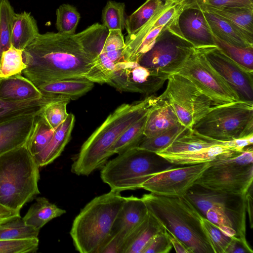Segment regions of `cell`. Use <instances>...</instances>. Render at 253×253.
Returning <instances> with one entry per match:
<instances>
[{
    "mask_svg": "<svg viewBox=\"0 0 253 253\" xmlns=\"http://www.w3.org/2000/svg\"><path fill=\"white\" fill-rule=\"evenodd\" d=\"M217 227L225 235L230 238H237V232L232 227L228 226H220Z\"/></svg>",
    "mask_w": 253,
    "mask_h": 253,
    "instance_id": "f5cc1de1",
    "label": "cell"
},
{
    "mask_svg": "<svg viewBox=\"0 0 253 253\" xmlns=\"http://www.w3.org/2000/svg\"><path fill=\"white\" fill-rule=\"evenodd\" d=\"M38 114L23 115L0 123V156L26 144Z\"/></svg>",
    "mask_w": 253,
    "mask_h": 253,
    "instance_id": "ac0fdd59",
    "label": "cell"
},
{
    "mask_svg": "<svg viewBox=\"0 0 253 253\" xmlns=\"http://www.w3.org/2000/svg\"><path fill=\"white\" fill-rule=\"evenodd\" d=\"M22 217L25 224L39 230L50 220L66 212L44 197H38Z\"/></svg>",
    "mask_w": 253,
    "mask_h": 253,
    "instance_id": "f546056e",
    "label": "cell"
},
{
    "mask_svg": "<svg viewBox=\"0 0 253 253\" xmlns=\"http://www.w3.org/2000/svg\"><path fill=\"white\" fill-rule=\"evenodd\" d=\"M173 165L157 154L139 148L128 149L106 163L100 177L111 190L121 192L141 188L154 173Z\"/></svg>",
    "mask_w": 253,
    "mask_h": 253,
    "instance_id": "8992f818",
    "label": "cell"
},
{
    "mask_svg": "<svg viewBox=\"0 0 253 253\" xmlns=\"http://www.w3.org/2000/svg\"><path fill=\"white\" fill-rule=\"evenodd\" d=\"M205 218L217 226H228L235 230L234 223L228 214L221 207H212L208 209Z\"/></svg>",
    "mask_w": 253,
    "mask_h": 253,
    "instance_id": "7dc6e473",
    "label": "cell"
},
{
    "mask_svg": "<svg viewBox=\"0 0 253 253\" xmlns=\"http://www.w3.org/2000/svg\"><path fill=\"white\" fill-rule=\"evenodd\" d=\"M125 4L108 1L102 13V25L108 30H120L125 28Z\"/></svg>",
    "mask_w": 253,
    "mask_h": 253,
    "instance_id": "ab89813d",
    "label": "cell"
},
{
    "mask_svg": "<svg viewBox=\"0 0 253 253\" xmlns=\"http://www.w3.org/2000/svg\"><path fill=\"white\" fill-rule=\"evenodd\" d=\"M178 24L184 37L195 48L216 46L202 11L185 9L179 16Z\"/></svg>",
    "mask_w": 253,
    "mask_h": 253,
    "instance_id": "e0dca14e",
    "label": "cell"
},
{
    "mask_svg": "<svg viewBox=\"0 0 253 253\" xmlns=\"http://www.w3.org/2000/svg\"><path fill=\"white\" fill-rule=\"evenodd\" d=\"M43 95L36 86L21 74L0 79V100L22 102L38 99Z\"/></svg>",
    "mask_w": 253,
    "mask_h": 253,
    "instance_id": "ffe728a7",
    "label": "cell"
},
{
    "mask_svg": "<svg viewBox=\"0 0 253 253\" xmlns=\"http://www.w3.org/2000/svg\"><path fill=\"white\" fill-rule=\"evenodd\" d=\"M159 100V96L152 94L119 106L83 143L74 158L71 171L87 176L102 168L112 155L111 148L123 132L148 113Z\"/></svg>",
    "mask_w": 253,
    "mask_h": 253,
    "instance_id": "7a4b0ae2",
    "label": "cell"
},
{
    "mask_svg": "<svg viewBox=\"0 0 253 253\" xmlns=\"http://www.w3.org/2000/svg\"><path fill=\"white\" fill-rule=\"evenodd\" d=\"M179 16L166 27L152 47L139 59V64L167 76L176 73L183 65L195 47L182 35Z\"/></svg>",
    "mask_w": 253,
    "mask_h": 253,
    "instance_id": "9c48e42d",
    "label": "cell"
},
{
    "mask_svg": "<svg viewBox=\"0 0 253 253\" xmlns=\"http://www.w3.org/2000/svg\"><path fill=\"white\" fill-rule=\"evenodd\" d=\"M189 129L180 123L169 129L151 137L143 138L138 147L157 153L166 149L173 141L184 134Z\"/></svg>",
    "mask_w": 253,
    "mask_h": 253,
    "instance_id": "d6a6232c",
    "label": "cell"
},
{
    "mask_svg": "<svg viewBox=\"0 0 253 253\" xmlns=\"http://www.w3.org/2000/svg\"><path fill=\"white\" fill-rule=\"evenodd\" d=\"M19 215H20V211L11 210L0 204V224Z\"/></svg>",
    "mask_w": 253,
    "mask_h": 253,
    "instance_id": "f907efd6",
    "label": "cell"
},
{
    "mask_svg": "<svg viewBox=\"0 0 253 253\" xmlns=\"http://www.w3.org/2000/svg\"><path fill=\"white\" fill-rule=\"evenodd\" d=\"M211 165L209 162L166 169L151 176L141 188L161 196H184Z\"/></svg>",
    "mask_w": 253,
    "mask_h": 253,
    "instance_id": "4fadbf2b",
    "label": "cell"
},
{
    "mask_svg": "<svg viewBox=\"0 0 253 253\" xmlns=\"http://www.w3.org/2000/svg\"><path fill=\"white\" fill-rule=\"evenodd\" d=\"M40 34L36 20L30 12L15 13L11 29V45L23 50Z\"/></svg>",
    "mask_w": 253,
    "mask_h": 253,
    "instance_id": "d4e9b609",
    "label": "cell"
},
{
    "mask_svg": "<svg viewBox=\"0 0 253 253\" xmlns=\"http://www.w3.org/2000/svg\"><path fill=\"white\" fill-rule=\"evenodd\" d=\"M253 186L249 189L246 195L247 203V211L249 214L250 221L251 227H253V196H252Z\"/></svg>",
    "mask_w": 253,
    "mask_h": 253,
    "instance_id": "816d5d0a",
    "label": "cell"
},
{
    "mask_svg": "<svg viewBox=\"0 0 253 253\" xmlns=\"http://www.w3.org/2000/svg\"><path fill=\"white\" fill-rule=\"evenodd\" d=\"M184 10L206 8L245 7L253 9V0H183Z\"/></svg>",
    "mask_w": 253,
    "mask_h": 253,
    "instance_id": "b9f144b4",
    "label": "cell"
},
{
    "mask_svg": "<svg viewBox=\"0 0 253 253\" xmlns=\"http://www.w3.org/2000/svg\"><path fill=\"white\" fill-rule=\"evenodd\" d=\"M250 246H246L239 239L232 238L225 253H253Z\"/></svg>",
    "mask_w": 253,
    "mask_h": 253,
    "instance_id": "c3c4849f",
    "label": "cell"
},
{
    "mask_svg": "<svg viewBox=\"0 0 253 253\" xmlns=\"http://www.w3.org/2000/svg\"><path fill=\"white\" fill-rule=\"evenodd\" d=\"M198 48L211 65L236 92L241 101L253 102V72L231 59L217 46Z\"/></svg>",
    "mask_w": 253,
    "mask_h": 253,
    "instance_id": "9a60e30c",
    "label": "cell"
},
{
    "mask_svg": "<svg viewBox=\"0 0 253 253\" xmlns=\"http://www.w3.org/2000/svg\"><path fill=\"white\" fill-rule=\"evenodd\" d=\"M163 229L148 212L145 220L125 240L122 253H142L152 238Z\"/></svg>",
    "mask_w": 253,
    "mask_h": 253,
    "instance_id": "83f0119b",
    "label": "cell"
},
{
    "mask_svg": "<svg viewBox=\"0 0 253 253\" xmlns=\"http://www.w3.org/2000/svg\"><path fill=\"white\" fill-rule=\"evenodd\" d=\"M94 83L85 78H72L56 81L37 87L43 94L62 96L76 100L90 91Z\"/></svg>",
    "mask_w": 253,
    "mask_h": 253,
    "instance_id": "cb8c5ba5",
    "label": "cell"
},
{
    "mask_svg": "<svg viewBox=\"0 0 253 253\" xmlns=\"http://www.w3.org/2000/svg\"><path fill=\"white\" fill-rule=\"evenodd\" d=\"M233 141L192 152L168 154L162 156L173 165H193L211 162L218 159L232 156L238 154Z\"/></svg>",
    "mask_w": 253,
    "mask_h": 253,
    "instance_id": "d6986e66",
    "label": "cell"
},
{
    "mask_svg": "<svg viewBox=\"0 0 253 253\" xmlns=\"http://www.w3.org/2000/svg\"><path fill=\"white\" fill-rule=\"evenodd\" d=\"M141 199L148 212L192 253H213L202 225L204 217L184 195L169 197L150 193Z\"/></svg>",
    "mask_w": 253,
    "mask_h": 253,
    "instance_id": "3957f363",
    "label": "cell"
},
{
    "mask_svg": "<svg viewBox=\"0 0 253 253\" xmlns=\"http://www.w3.org/2000/svg\"><path fill=\"white\" fill-rule=\"evenodd\" d=\"M23 50L11 46L4 51L0 61V78H5L21 74L26 68L22 57Z\"/></svg>",
    "mask_w": 253,
    "mask_h": 253,
    "instance_id": "f35d334b",
    "label": "cell"
},
{
    "mask_svg": "<svg viewBox=\"0 0 253 253\" xmlns=\"http://www.w3.org/2000/svg\"><path fill=\"white\" fill-rule=\"evenodd\" d=\"M8 0H0V61L2 53L11 46V29L15 14Z\"/></svg>",
    "mask_w": 253,
    "mask_h": 253,
    "instance_id": "8d00e7d4",
    "label": "cell"
},
{
    "mask_svg": "<svg viewBox=\"0 0 253 253\" xmlns=\"http://www.w3.org/2000/svg\"><path fill=\"white\" fill-rule=\"evenodd\" d=\"M218 141H229L253 134V102L239 101L217 106L192 127Z\"/></svg>",
    "mask_w": 253,
    "mask_h": 253,
    "instance_id": "52a82bcc",
    "label": "cell"
},
{
    "mask_svg": "<svg viewBox=\"0 0 253 253\" xmlns=\"http://www.w3.org/2000/svg\"><path fill=\"white\" fill-rule=\"evenodd\" d=\"M165 231L172 247L177 253H192V251L183 242L180 241L171 232L166 229Z\"/></svg>",
    "mask_w": 253,
    "mask_h": 253,
    "instance_id": "681fc988",
    "label": "cell"
},
{
    "mask_svg": "<svg viewBox=\"0 0 253 253\" xmlns=\"http://www.w3.org/2000/svg\"><path fill=\"white\" fill-rule=\"evenodd\" d=\"M56 15L58 33L70 35L75 34L81 17L77 8L69 4H63L57 9Z\"/></svg>",
    "mask_w": 253,
    "mask_h": 253,
    "instance_id": "74e56055",
    "label": "cell"
},
{
    "mask_svg": "<svg viewBox=\"0 0 253 253\" xmlns=\"http://www.w3.org/2000/svg\"><path fill=\"white\" fill-rule=\"evenodd\" d=\"M75 121L74 115L68 114L66 119L54 129L53 136L47 146L33 156L40 167L51 164L60 156L70 139Z\"/></svg>",
    "mask_w": 253,
    "mask_h": 253,
    "instance_id": "44dd1931",
    "label": "cell"
},
{
    "mask_svg": "<svg viewBox=\"0 0 253 253\" xmlns=\"http://www.w3.org/2000/svg\"><path fill=\"white\" fill-rule=\"evenodd\" d=\"M172 248L171 243L164 228L152 238L142 253H168Z\"/></svg>",
    "mask_w": 253,
    "mask_h": 253,
    "instance_id": "bcb514c9",
    "label": "cell"
},
{
    "mask_svg": "<svg viewBox=\"0 0 253 253\" xmlns=\"http://www.w3.org/2000/svg\"><path fill=\"white\" fill-rule=\"evenodd\" d=\"M121 192H110L89 202L75 218L70 234L77 251L99 253L110 237L115 218L125 197Z\"/></svg>",
    "mask_w": 253,
    "mask_h": 253,
    "instance_id": "277c9868",
    "label": "cell"
},
{
    "mask_svg": "<svg viewBox=\"0 0 253 253\" xmlns=\"http://www.w3.org/2000/svg\"><path fill=\"white\" fill-rule=\"evenodd\" d=\"M40 167L26 144L0 156V204L20 211L40 194Z\"/></svg>",
    "mask_w": 253,
    "mask_h": 253,
    "instance_id": "5b68a950",
    "label": "cell"
},
{
    "mask_svg": "<svg viewBox=\"0 0 253 253\" xmlns=\"http://www.w3.org/2000/svg\"><path fill=\"white\" fill-rule=\"evenodd\" d=\"M219 17L242 32L253 43V9L245 7L206 8L200 10Z\"/></svg>",
    "mask_w": 253,
    "mask_h": 253,
    "instance_id": "4316f807",
    "label": "cell"
},
{
    "mask_svg": "<svg viewBox=\"0 0 253 253\" xmlns=\"http://www.w3.org/2000/svg\"><path fill=\"white\" fill-rule=\"evenodd\" d=\"M164 0H146L138 9L126 18L127 39L136 34L164 4Z\"/></svg>",
    "mask_w": 253,
    "mask_h": 253,
    "instance_id": "4dcf8cb0",
    "label": "cell"
},
{
    "mask_svg": "<svg viewBox=\"0 0 253 253\" xmlns=\"http://www.w3.org/2000/svg\"><path fill=\"white\" fill-rule=\"evenodd\" d=\"M148 214L147 207L141 198L133 196L125 197L112 225L110 235L111 237L120 244L122 253L125 240L142 223Z\"/></svg>",
    "mask_w": 253,
    "mask_h": 253,
    "instance_id": "2e32d148",
    "label": "cell"
},
{
    "mask_svg": "<svg viewBox=\"0 0 253 253\" xmlns=\"http://www.w3.org/2000/svg\"><path fill=\"white\" fill-rule=\"evenodd\" d=\"M168 77L144 67L138 62L121 60L116 64L107 84L120 91L150 95L163 86Z\"/></svg>",
    "mask_w": 253,
    "mask_h": 253,
    "instance_id": "5bb4252c",
    "label": "cell"
},
{
    "mask_svg": "<svg viewBox=\"0 0 253 253\" xmlns=\"http://www.w3.org/2000/svg\"><path fill=\"white\" fill-rule=\"evenodd\" d=\"M101 27V24L95 23L72 35L40 34L23 50L26 68L22 73L37 87L63 79L84 78L93 63L91 45Z\"/></svg>",
    "mask_w": 253,
    "mask_h": 253,
    "instance_id": "6da1fadb",
    "label": "cell"
},
{
    "mask_svg": "<svg viewBox=\"0 0 253 253\" xmlns=\"http://www.w3.org/2000/svg\"><path fill=\"white\" fill-rule=\"evenodd\" d=\"M37 238L0 240V253H35L38 249Z\"/></svg>",
    "mask_w": 253,
    "mask_h": 253,
    "instance_id": "f6af8a7d",
    "label": "cell"
},
{
    "mask_svg": "<svg viewBox=\"0 0 253 253\" xmlns=\"http://www.w3.org/2000/svg\"><path fill=\"white\" fill-rule=\"evenodd\" d=\"M172 0V1L176 2H178L181 1L183 0Z\"/></svg>",
    "mask_w": 253,
    "mask_h": 253,
    "instance_id": "db71d44e",
    "label": "cell"
},
{
    "mask_svg": "<svg viewBox=\"0 0 253 253\" xmlns=\"http://www.w3.org/2000/svg\"><path fill=\"white\" fill-rule=\"evenodd\" d=\"M202 225L213 253H225L232 238L225 235L216 225L205 217L202 218Z\"/></svg>",
    "mask_w": 253,
    "mask_h": 253,
    "instance_id": "ee69618b",
    "label": "cell"
},
{
    "mask_svg": "<svg viewBox=\"0 0 253 253\" xmlns=\"http://www.w3.org/2000/svg\"><path fill=\"white\" fill-rule=\"evenodd\" d=\"M70 101V99H64L48 103L40 115L51 128L55 129L67 118L68 113L66 107Z\"/></svg>",
    "mask_w": 253,
    "mask_h": 253,
    "instance_id": "60d3db41",
    "label": "cell"
},
{
    "mask_svg": "<svg viewBox=\"0 0 253 253\" xmlns=\"http://www.w3.org/2000/svg\"><path fill=\"white\" fill-rule=\"evenodd\" d=\"M227 141H218L203 135L193 129H189L168 147L156 154L162 156L192 152L216 145L223 144Z\"/></svg>",
    "mask_w": 253,
    "mask_h": 253,
    "instance_id": "484cf974",
    "label": "cell"
},
{
    "mask_svg": "<svg viewBox=\"0 0 253 253\" xmlns=\"http://www.w3.org/2000/svg\"><path fill=\"white\" fill-rule=\"evenodd\" d=\"M253 165L242 166L211 162L195 184L206 188L245 196L253 186Z\"/></svg>",
    "mask_w": 253,
    "mask_h": 253,
    "instance_id": "7c38bea8",
    "label": "cell"
},
{
    "mask_svg": "<svg viewBox=\"0 0 253 253\" xmlns=\"http://www.w3.org/2000/svg\"><path fill=\"white\" fill-rule=\"evenodd\" d=\"M165 90L159 95L173 109L179 122L187 128L193 126L218 104L188 78L178 74L169 76Z\"/></svg>",
    "mask_w": 253,
    "mask_h": 253,
    "instance_id": "ba28073f",
    "label": "cell"
},
{
    "mask_svg": "<svg viewBox=\"0 0 253 253\" xmlns=\"http://www.w3.org/2000/svg\"><path fill=\"white\" fill-rule=\"evenodd\" d=\"M65 98L58 95L43 94L41 98L22 102L0 100V123L23 115L40 114L47 103Z\"/></svg>",
    "mask_w": 253,
    "mask_h": 253,
    "instance_id": "603a6c76",
    "label": "cell"
},
{
    "mask_svg": "<svg viewBox=\"0 0 253 253\" xmlns=\"http://www.w3.org/2000/svg\"><path fill=\"white\" fill-rule=\"evenodd\" d=\"M40 114L36 116L33 129L26 143L28 150L33 156L47 146L54 132V129L46 123Z\"/></svg>",
    "mask_w": 253,
    "mask_h": 253,
    "instance_id": "836d02e7",
    "label": "cell"
},
{
    "mask_svg": "<svg viewBox=\"0 0 253 253\" xmlns=\"http://www.w3.org/2000/svg\"><path fill=\"white\" fill-rule=\"evenodd\" d=\"M200 214L205 217L207 211L212 207L223 208L232 220L237 238L250 246L246 238L247 203L246 195L217 191L194 184L184 195Z\"/></svg>",
    "mask_w": 253,
    "mask_h": 253,
    "instance_id": "30bf717a",
    "label": "cell"
},
{
    "mask_svg": "<svg viewBox=\"0 0 253 253\" xmlns=\"http://www.w3.org/2000/svg\"><path fill=\"white\" fill-rule=\"evenodd\" d=\"M179 123L169 103L160 97L158 102L148 113L144 128V136L151 137L169 129Z\"/></svg>",
    "mask_w": 253,
    "mask_h": 253,
    "instance_id": "7402d4cb",
    "label": "cell"
},
{
    "mask_svg": "<svg viewBox=\"0 0 253 253\" xmlns=\"http://www.w3.org/2000/svg\"><path fill=\"white\" fill-rule=\"evenodd\" d=\"M125 46V39L122 31L109 30L100 54H103L116 64L122 60Z\"/></svg>",
    "mask_w": 253,
    "mask_h": 253,
    "instance_id": "7bdbcfd3",
    "label": "cell"
},
{
    "mask_svg": "<svg viewBox=\"0 0 253 253\" xmlns=\"http://www.w3.org/2000/svg\"><path fill=\"white\" fill-rule=\"evenodd\" d=\"M211 32L219 39L241 47H253V43L227 21L211 13L203 11Z\"/></svg>",
    "mask_w": 253,
    "mask_h": 253,
    "instance_id": "f1b7e54d",
    "label": "cell"
},
{
    "mask_svg": "<svg viewBox=\"0 0 253 253\" xmlns=\"http://www.w3.org/2000/svg\"><path fill=\"white\" fill-rule=\"evenodd\" d=\"M148 113L131 125L123 132L111 148L110 152L112 155L121 154L138 146L145 136L144 128Z\"/></svg>",
    "mask_w": 253,
    "mask_h": 253,
    "instance_id": "1f68e13d",
    "label": "cell"
},
{
    "mask_svg": "<svg viewBox=\"0 0 253 253\" xmlns=\"http://www.w3.org/2000/svg\"><path fill=\"white\" fill-rule=\"evenodd\" d=\"M39 232L19 215L0 224V240L37 238Z\"/></svg>",
    "mask_w": 253,
    "mask_h": 253,
    "instance_id": "e575fe53",
    "label": "cell"
},
{
    "mask_svg": "<svg viewBox=\"0 0 253 253\" xmlns=\"http://www.w3.org/2000/svg\"><path fill=\"white\" fill-rule=\"evenodd\" d=\"M211 33L216 46L240 66L253 72V47L234 45L222 41Z\"/></svg>",
    "mask_w": 253,
    "mask_h": 253,
    "instance_id": "d590c367",
    "label": "cell"
},
{
    "mask_svg": "<svg viewBox=\"0 0 253 253\" xmlns=\"http://www.w3.org/2000/svg\"><path fill=\"white\" fill-rule=\"evenodd\" d=\"M175 74L191 80L220 105L241 101L198 48H195Z\"/></svg>",
    "mask_w": 253,
    "mask_h": 253,
    "instance_id": "8fae6325",
    "label": "cell"
}]
</instances>
